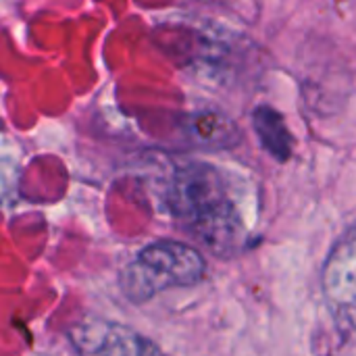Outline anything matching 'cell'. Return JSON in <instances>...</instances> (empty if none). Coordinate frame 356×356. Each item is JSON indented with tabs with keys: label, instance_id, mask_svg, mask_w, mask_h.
Instances as JSON below:
<instances>
[{
	"label": "cell",
	"instance_id": "obj_6",
	"mask_svg": "<svg viewBox=\"0 0 356 356\" xmlns=\"http://www.w3.org/2000/svg\"><path fill=\"white\" fill-rule=\"evenodd\" d=\"M186 129L194 138L198 146L221 148L232 144L234 134H238L236 125L219 113H196L186 123Z\"/></svg>",
	"mask_w": 356,
	"mask_h": 356
},
{
	"label": "cell",
	"instance_id": "obj_5",
	"mask_svg": "<svg viewBox=\"0 0 356 356\" xmlns=\"http://www.w3.org/2000/svg\"><path fill=\"white\" fill-rule=\"evenodd\" d=\"M252 127L261 146L280 163L288 161L294 150V138L282 113L271 106H257L252 111Z\"/></svg>",
	"mask_w": 356,
	"mask_h": 356
},
{
	"label": "cell",
	"instance_id": "obj_4",
	"mask_svg": "<svg viewBox=\"0 0 356 356\" xmlns=\"http://www.w3.org/2000/svg\"><path fill=\"white\" fill-rule=\"evenodd\" d=\"M71 346L81 355H156L161 353L148 338L138 332L104 321V319H86L75 323L69 330Z\"/></svg>",
	"mask_w": 356,
	"mask_h": 356
},
{
	"label": "cell",
	"instance_id": "obj_3",
	"mask_svg": "<svg viewBox=\"0 0 356 356\" xmlns=\"http://www.w3.org/2000/svg\"><path fill=\"white\" fill-rule=\"evenodd\" d=\"M321 288L338 327L356 336V225L332 248L323 265Z\"/></svg>",
	"mask_w": 356,
	"mask_h": 356
},
{
	"label": "cell",
	"instance_id": "obj_1",
	"mask_svg": "<svg viewBox=\"0 0 356 356\" xmlns=\"http://www.w3.org/2000/svg\"><path fill=\"white\" fill-rule=\"evenodd\" d=\"M167 213L219 254L242 250L252 236L250 190L232 171L202 161L184 163L167 179Z\"/></svg>",
	"mask_w": 356,
	"mask_h": 356
},
{
	"label": "cell",
	"instance_id": "obj_2",
	"mask_svg": "<svg viewBox=\"0 0 356 356\" xmlns=\"http://www.w3.org/2000/svg\"><path fill=\"white\" fill-rule=\"evenodd\" d=\"M204 273L207 261L194 246L161 240L142 248L123 267L119 288L127 300L142 305L165 290L196 286Z\"/></svg>",
	"mask_w": 356,
	"mask_h": 356
}]
</instances>
